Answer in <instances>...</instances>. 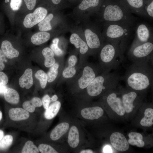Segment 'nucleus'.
<instances>
[{
  "label": "nucleus",
  "instance_id": "nucleus-52",
  "mask_svg": "<svg viewBox=\"0 0 153 153\" xmlns=\"http://www.w3.org/2000/svg\"><path fill=\"white\" fill-rule=\"evenodd\" d=\"M2 117V113L0 110V121L1 120Z\"/></svg>",
  "mask_w": 153,
  "mask_h": 153
},
{
  "label": "nucleus",
  "instance_id": "nucleus-20",
  "mask_svg": "<svg viewBox=\"0 0 153 153\" xmlns=\"http://www.w3.org/2000/svg\"><path fill=\"white\" fill-rule=\"evenodd\" d=\"M1 48L5 56L9 59L17 57L19 55L18 51L14 48L11 42L8 41L4 40L2 42Z\"/></svg>",
  "mask_w": 153,
  "mask_h": 153
},
{
  "label": "nucleus",
  "instance_id": "nucleus-16",
  "mask_svg": "<svg viewBox=\"0 0 153 153\" xmlns=\"http://www.w3.org/2000/svg\"><path fill=\"white\" fill-rule=\"evenodd\" d=\"M10 118L14 121H19L27 119L29 117V112L23 108H12L8 111Z\"/></svg>",
  "mask_w": 153,
  "mask_h": 153
},
{
  "label": "nucleus",
  "instance_id": "nucleus-43",
  "mask_svg": "<svg viewBox=\"0 0 153 153\" xmlns=\"http://www.w3.org/2000/svg\"><path fill=\"white\" fill-rule=\"evenodd\" d=\"M30 101L33 105L35 107H40L42 105V100L37 97H33Z\"/></svg>",
  "mask_w": 153,
  "mask_h": 153
},
{
  "label": "nucleus",
  "instance_id": "nucleus-9",
  "mask_svg": "<svg viewBox=\"0 0 153 153\" xmlns=\"http://www.w3.org/2000/svg\"><path fill=\"white\" fill-rule=\"evenodd\" d=\"M47 10L45 8L40 7L36 8L33 13L28 14L23 22L24 26L30 28L39 23L46 16Z\"/></svg>",
  "mask_w": 153,
  "mask_h": 153
},
{
  "label": "nucleus",
  "instance_id": "nucleus-13",
  "mask_svg": "<svg viewBox=\"0 0 153 153\" xmlns=\"http://www.w3.org/2000/svg\"><path fill=\"white\" fill-rule=\"evenodd\" d=\"M126 1L128 7L127 8L131 13L147 18L143 0H126Z\"/></svg>",
  "mask_w": 153,
  "mask_h": 153
},
{
  "label": "nucleus",
  "instance_id": "nucleus-45",
  "mask_svg": "<svg viewBox=\"0 0 153 153\" xmlns=\"http://www.w3.org/2000/svg\"><path fill=\"white\" fill-rule=\"evenodd\" d=\"M104 153H112V150L110 147L108 145L105 146L103 148Z\"/></svg>",
  "mask_w": 153,
  "mask_h": 153
},
{
  "label": "nucleus",
  "instance_id": "nucleus-47",
  "mask_svg": "<svg viewBox=\"0 0 153 153\" xmlns=\"http://www.w3.org/2000/svg\"><path fill=\"white\" fill-rule=\"evenodd\" d=\"M7 87L5 85L0 86V94H3L7 89Z\"/></svg>",
  "mask_w": 153,
  "mask_h": 153
},
{
  "label": "nucleus",
  "instance_id": "nucleus-33",
  "mask_svg": "<svg viewBox=\"0 0 153 153\" xmlns=\"http://www.w3.org/2000/svg\"><path fill=\"white\" fill-rule=\"evenodd\" d=\"M13 141L12 136L10 135H5L0 141V149L5 150L8 148Z\"/></svg>",
  "mask_w": 153,
  "mask_h": 153
},
{
  "label": "nucleus",
  "instance_id": "nucleus-8",
  "mask_svg": "<svg viewBox=\"0 0 153 153\" xmlns=\"http://www.w3.org/2000/svg\"><path fill=\"white\" fill-rule=\"evenodd\" d=\"M84 35L86 43L90 49L98 50L103 44L104 40L102 34L94 27L86 29L84 31Z\"/></svg>",
  "mask_w": 153,
  "mask_h": 153
},
{
  "label": "nucleus",
  "instance_id": "nucleus-46",
  "mask_svg": "<svg viewBox=\"0 0 153 153\" xmlns=\"http://www.w3.org/2000/svg\"><path fill=\"white\" fill-rule=\"evenodd\" d=\"M144 143L143 140L138 141H137L136 145L138 147H142L144 145Z\"/></svg>",
  "mask_w": 153,
  "mask_h": 153
},
{
  "label": "nucleus",
  "instance_id": "nucleus-41",
  "mask_svg": "<svg viewBox=\"0 0 153 153\" xmlns=\"http://www.w3.org/2000/svg\"><path fill=\"white\" fill-rule=\"evenodd\" d=\"M8 82V78L4 72L0 71V86L5 85Z\"/></svg>",
  "mask_w": 153,
  "mask_h": 153
},
{
  "label": "nucleus",
  "instance_id": "nucleus-14",
  "mask_svg": "<svg viewBox=\"0 0 153 153\" xmlns=\"http://www.w3.org/2000/svg\"><path fill=\"white\" fill-rule=\"evenodd\" d=\"M81 114L84 118L89 120L97 119L103 114V109L99 106L87 107L82 109L81 111Z\"/></svg>",
  "mask_w": 153,
  "mask_h": 153
},
{
  "label": "nucleus",
  "instance_id": "nucleus-35",
  "mask_svg": "<svg viewBox=\"0 0 153 153\" xmlns=\"http://www.w3.org/2000/svg\"><path fill=\"white\" fill-rule=\"evenodd\" d=\"M39 151L41 153H57L58 152L49 145L45 144H40L38 147Z\"/></svg>",
  "mask_w": 153,
  "mask_h": 153
},
{
  "label": "nucleus",
  "instance_id": "nucleus-18",
  "mask_svg": "<svg viewBox=\"0 0 153 153\" xmlns=\"http://www.w3.org/2000/svg\"><path fill=\"white\" fill-rule=\"evenodd\" d=\"M69 39L70 42L74 44L76 48H80V52L81 54H84L88 51L89 47L86 43L83 40L77 33H72Z\"/></svg>",
  "mask_w": 153,
  "mask_h": 153
},
{
  "label": "nucleus",
  "instance_id": "nucleus-12",
  "mask_svg": "<svg viewBox=\"0 0 153 153\" xmlns=\"http://www.w3.org/2000/svg\"><path fill=\"white\" fill-rule=\"evenodd\" d=\"M96 76L95 71L92 67L88 66L85 67L84 69L82 76L78 80L79 87L82 89L86 88Z\"/></svg>",
  "mask_w": 153,
  "mask_h": 153
},
{
  "label": "nucleus",
  "instance_id": "nucleus-31",
  "mask_svg": "<svg viewBox=\"0 0 153 153\" xmlns=\"http://www.w3.org/2000/svg\"><path fill=\"white\" fill-rule=\"evenodd\" d=\"M59 67V64L57 63H56L50 67L47 74L48 82H52L56 78L58 75Z\"/></svg>",
  "mask_w": 153,
  "mask_h": 153
},
{
  "label": "nucleus",
  "instance_id": "nucleus-24",
  "mask_svg": "<svg viewBox=\"0 0 153 153\" xmlns=\"http://www.w3.org/2000/svg\"><path fill=\"white\" fill-rule=\"evenodd\" d=\"M50 35L45 31H41L33 34L31 37V41L35 45H40L45 43L50 39Z\"/></svg>",
  "mask_w": 153,
  "mask_h": 153
},
{
  "label": "nucleus",
  "instance_id": "nucleus-19",
  "mask_svg": "<svg viewBox=\"0 0 153 153\" xmlns=\"http://www.w3.org/2000/svg\"><path fill=\"white\" fill-rule=\"evenodd\" d=\"M33 82L32 70L31 69H27L19 79V85L22 88L25 87L28 89L32 86Z\"/></svg>",
  "mask_w": 153,
  "mask_h": 153
},
{
  "label": "nucleus",
  "instance_id": "nucleus-6",
  "mask_svg": "<svg viewBox=\"0 0 153 153\" xmlns=\"http://www.w3.org/2000/svg\"><path fill=\"white\" fill-rule=\"evenodd\" d=\"M153 42L131 45L128 53L129 59L132 63L153 60Z\"/></svg>",
  "mask_w": 153,
  "mask_h": 153
},
{
  "label": "nucleus",
  "instance_id": "nucleus-27",
  "mask_svg": "<svg viewBox=\"0 0 153 153\" xmlns=\"http://www.w3.org/2000/svg\"><path fill=\"white\" fill-rule=\"evenodd\" d=\"M144 116L140 121L141 125L144 127H150L153 124V109H146L144 112Z\"/></svg>",
  "mask_w": 153,
  "mask_h": 153
},
{
  "label": "nucleus",
  "instance_id": "nucleus-11",
  "mask_svg": "<svg viewBox=\"0 0 153 153\" xmlns=\"http://www.w3.org/2000/svg\"><path fill=\"white\" fill-rule=\"evenodd\" d=\"M112 146L116 150L120 152H124L129 148V143L124 136L119 132L113 133L110 137Z\"/></svg>",
  "mask_w": 153,
  "mask_h": 153
},
{
  "label": "nucleus",
  "instance_id": "nucleus-39",
  "mask_svg": "<svg viewBox=\"0 0 153 153\" xmlns=\"http://www.w3.org/2000/svg\"><path fill=\"white\" fill-rule=\"evenodd\" d=\"M129 139L135 141L143 140V137L140 133L135 132H131L128 134Z\"/></svg>",
  "mask_w": 153,
  "mask_h": 153
},
{
  "label": "nucleus",
  "instance_id": "nucleus-1",
  "mask_svg": "<svg viewBox=\"0 0 153 153\" xmlns=\"http://www.w3.org/2000/svg\"><path fill=\"white\" fill-rule=\"evenodd\" d=\"M127 86L135 91L145 90L153 84V61L133 63L121 76Z\"/></svg>",
  "mask_w": 153,
  "mask_h": 153
},
{
  "label": "nucleus",
  "instance_id": "nucleus-30",
  "mask_svg": "<svg viewBox=\"0 0 153 153\" xmlns=\"http://www.w3.org/2000/svg\"><path fill=\"white\" fill-rule=\"evenodd\" d=\"M39 152L38 148L30 140L25 143L21 151L22 153H37Z\"/></svg>",
  "mask_w": 153,
  "mask_h": 153
},
{
  "label": "nucleus",
  "instance_id": "nucleus-29",
  "mask_svg": "<svg viewBox=\"0 0 153 153\" xmlns=\"http://www.w3.org/2000/svg\"><path fill=\"white\" fill-rule=\"evenodd\" d=\"M100 0H83L79 5V8L85 10L90 8H95L99 4Z\"/></svg>",
  "mask_w": 153,
  "mask_h": 153
},
{
  "label": "nucleus",
  "instance_id": "nucleus-32",
  "mask_svg": "<svg viewBox=\"0 0 153 153\" xmlns=\"http://www.w3.org/2000/svg\"><path fill=\"white\" fill-rule=\"evenodd\" d=\"M35 78L39 80L41 88H44L47 81V74L43 70H40L37 71L35 74Z\"/></svg>",
  "mask_w": 153,
  "mask_h": 153
},
{
  "label": "nucleus",
  "instance_id": "nucleus-2",
  "mask_svg": "<svg viewBox=\"0 0 153 153\" xmlns=\"http://www.w3.org/2000/svg\"><path fill=\"white\" fill-rule=\"evenodd\" d=\"M135 27L114 22H104L102 33L105 41L118 47L124 54Z\"/></svg>",
  "mask_w": 153,
  "mask_h": 153
},
{
  "label": "nucleus",
  "instance_id": "nucleus-42",
  "mask_svg": "<svg viewBox=\"0 0 153 153\" xmlns=\"http://www.w3.org/2000/svg\"><path fill=\"white\" fill-rule=\"evenodd\" d=\"M27 8L29 10L33 9L36 5V0H24Z\"/></svg>",
  "mask_w": 153,
  "mask_h": 153
},
{
  "label": "nucleus",
  "instance_id": "nucleus-36",
  "mask_svg": "<svg viewBox=\"0 0 153 153\" xmlns=\"http://www.w3.org/2000/svg\"><path fill=\"white\" fill-rule=\"evenodd\" d=\"M22 107L23 109L30 112H34L36 108L33 105L30 101L24 102L22 104Z\"/></svg>",
  "mask_w": 153,
  "mask_h": 153
},
{
  "label": "nucleus",
  "instance_id": "nucleus-10",
  "mask_svg": "<svg viewBox=\"0 0 153 153\" xmlns=\"http://www.w3.org/2000/svg\"><path fill=\"white\" fill-rule=\"evenodd\" d=\"M112 90L108 91L109 93L106 97V101L113 111L119 116H123L125 111L122 98L118 96L116 92H112Z\"/></svg>",
  "mask_w": 153,
  "mask_h": 153
},
{
  "label": "nucleus",
  "instance_id": "nucleus-49",
  "mask_svg": "<svg viewBox=\"0 0 153 153\" xmlns=\"http://www.w3.org/2000/svg\"><path fill=\"white\" fill-rule=\"evenodd\" d=\"M80 153H93L92 150L90 149L83 150L80 152Z\"/></svg>",
  "mask_w": 153,
  "mask_h": 153
},
{
  "label": "nucleus",
  "instance_id": "nucleus-26",
  "mask_svg": "<svg viewBox=\"0 0 153 153\" xmlns=\"http://www.w3.org/2000/svg\"><path fill=\"white\" fill-rule=\"evenodd\" d=\"M42 53L45 58L44 65L46 67H50L55 63L56 60L54 58V54L50 48H44Z\"/></svg>",
  "mask_w": 153,
  "mask_h": 153
},
{
  "label": "nucleus",
  "instance_id": "nucleus-4",
  "mask_svg": "<svg viewBox=\"0 0 153 153\" xmlns=\"http://www.w3.org/2000/svg\"><path fill=\"white\" fill-rule=\"evenodd\" d=\"M121 80V76L117 73L103 72L89 83L86 87L87 92L91 97L97 96L103 91L116 88Z\"/></svg>",
  "mask_w": 153,
  "mask_h": 153
},
{
  "label": "nucleus",
  "instance_id": "nucleus-7",
  "mask_svg": "<svg viewBox=\"0 0 153 153\" xmlns=\"http://www.w3.org/2000/svg\"><path fill=\"white\" fill-rule=\"evenodd\" d=\"M135 36L131 45L153 41L152 28L144 22L138 23L135 27Z\"/></svg>",
  "mask_w": 153,
  "mask_h": 153
},
{
  "label": "nucleus",
  "instance_id": "nucleus-34",
  "mask_svg": "<svg viewBox=\"0 0 153 153\" xmlns=\"http://www.w3.org/2000/svg\"><path fill=\"white\" fill-rule=\"evenodd\" d=\"M59 39L55 38L53 39L52 43L51 45L50 48L54 54L57 56H60L63 55V52L58 46Z\"/></svg>",
  "mask_w": 153,
  "mask_h": 153
},
{
  "label": "nucleus",
  "instance_id": "nucleus-5",
  "mask_svg": "<svg viewBox=\"0 0 153 153\" xmlns=\"http://www.w3.org/2000/svg\"><path fill=\"white\" fill-rule=\"evenodd\" d=\"M100 59L103 72H109L118 69L125 60L124 54L116 46L108 42L101 48Z\"/></svg>",
  "mask_w": 153,
  "mask_h": 153
},
{
  "label": "nucleus",
  "instance_id": "nucleus-50",
  "mask_svg": "<svg viewBox=\"0 0 153 153\" xmlns=\"http://www.w3.org/2000/svg\"><path fill=\"white\" fill-rule=\"evenodd\" d=\"M51 1L53 4L57 5L60 2L61 0H51Z\"/></svg>",
  "mask_w": 153,
  "mask_h": 153
},
{
  "label": "nucleus",
  "instance_id": "nucleus-28",
  "mask_svg": "<svg viewBox=\"0 0 153 153\" xmlns=\"http://www.w3.org/2000/svg\"><path fill=\"white\" fill-rule=\"evenodd\" d=\"M54 17L53 14L50 13L46 16L41 22L38 26L39 30L41 31H46L51 30L52 27L50 23V21Z\"/></svg>",
  "mask_w": 153,
  "mask_h": 153
},
{
  "label": "nucleus",
  "instance_id": "nucleus-40",
  "mask_svg": "<svg viewBox=\"0 0 153 153\" xmlns=\"http://www.w3.org/2000/svg\"><path fill=\"white\" fill-rule=\"evenodd\" d=\"M50 97L47 94L44 95L42 98V101L44 108L46 110L48 109L50 102Z\"/></svg>",
  "mask_w": 153,
  "mask_h": 153
},
{
  "label": "nucleus",
  "instance_id": "nucleus-3",
  "mask_svg": "<svg viewBox=\"0 0 153 153\" xmlns=\"http://www.w3.org/2000/svg\"><path fill=\"white\" fill-rule=\"evenodd\" d=\"M116 3L104 5L99 12L101 20L103 22L121 24L135 27L137 19L125 7Z\"/></svg>",
  "mask_w": 153,
  "mask_h": 153
},
{
  "label": "nucleus",
  "instance_id": "nucleus-22",
  "mask_svg": "<svg viewBox=\"0 0 153 153\" xmlns=\"http://www.w3.org/2000/svg\"><path fill=\"white\" fill-rule=\"evenodd\" d=\"M77 61V58L76 56L73 55L70 56L68 60V66L62 72V75L64 78H71L75 75L76 70L75 66Z\"/></svg>",
  "mask_w": 153,
  "mask_h": 153
},
{
  "label": "nucleus",
  "instance_id": "nucleus-23",
  "mask_svg": "<svg viewBox=\"0 0 153 153\" xmlns=\"http://www.w3.org/2000/svg\"><path fill=\"white\" fill-rule=\"evenodd\" d=\"M61 103L59 101H56L49 106L44 112V116L47 120H51L57 114L60 109Z\"/></svg>",
  "mask_w": 153,
  "mask_h": 153
},
{
  "label": "nucleus",
  "instance_id": "nucleus-53",
  "mask_svg": "<svg viewBox=\"0 0 153 153\" xmlns=\"http://www.w3.org/2000/svg\"><path fill=\"white\" fill-rule=\"evenodd\" d=\"M9 0H5V2L6 3H7L9 2Z\"/></svg>",
  "mask_w": 153,
  "mask_h": 153
},
{
  "label": "nucleus",
  "instance_id": "nucleus-17",
  "mask_svg": "<svg viewBox=\"0 0 153 153\" xmlns=\"http://www.w3.org/2000/svg\"><path fill=\"white\" fill-rule=\"evenodd\" d=\"M69 128V124L63 122L57 125L52 131L50 137L53 141H56L60 139L67 131Z\"/></svg>",
  "mask_w": 153,
  "mask_h": 153
},
{
  "label": "nucleus",
  "instance_id": "nucleus-48",
  "mask_svg": "<svg viewBox=\"0 0 153 153\" xmlns=\"http://www.w3.org/2000/svg\"><path fill=\"white\" fill-rule=\"evenodd\" d=\"M58 98L57 96L56 95H54L50 98V102L56 101H57Z\"/></svg>",
  "mask_w": 153,
  "mask_h": 153
},
{
  "label": "nucleus",
  "instance_id": "nucleus-37",
  "mask_svg": "<svg viewBox=\"0 0 153 153\" xmlns=\"http://www.w3.org/2000/svg\"><path fill=\"white\" fill-rule=\"evenodd\" d=\"M147 17L151 19L153 18V1L152 0L147 6L145 7Z\"/></svg>",
  "mask_w": 153,
  "mask_h": 153
},
{
  "label": "nucleus",
  "instance_id": "nucleus-21",
  "mask_svg": "<svg viewBox=\"0 0 153 153\" xmlns=\"http://www.w3.org/2000/svg\"><path fill=\"white\" fill-rule=\"evenodd\" d=\"M80 142L79 133L77 127L75 126L70 128L68 136V142L69 146L72 148H75Z\"/></svg>",
  "mask_w": 153,
  "mask_h": 153
},
{
  "label": "nucleus",
  "instance_id": "nucleus-51",
  "mask_svg": "<svg viewBox=\"0 0 153 153\" xmlns=\"http://www.w3.org/2000/svg\"><path fill=\"white\" fill-rule=\"evenodd\" d=\"M4 133L3 131L1 130L0 129V141L3 137Z\"/></svg>",
  "mask_w": 153,
  "mask_h": 153
},
{
  "label": "nucleus",
  "instance_id": "nucleus-38",
  "mask_svg": "<svg viewBox=\"0 0 153 153\" xmlns=\"http://www.w3.org/2000/svg\"><path fill=\"white\" fill-rule=\"evenodd\" d=\"M22 3V0H11L10 7L13 10H17L21 7Z\"/></svg>",
  "mask_w": 153,
  "mask_h": 153
},
{
  "label": "nucleus",
  "instance_id": "nucleus-25",
  "mask_svg": "<svg viewBox=\"0 0 153 153\" xmlns=\"http://www.w3.org/2000/svg\"><path fill=\"white\" fill-rule=\"evenodd\" d=\"M4 98L8 102L12 104H18L20 101V96L17 92L13 89L7 88L4 94Z\"/></svg>",
  "mask_w": 153,
  "mask_h": 153
},
{
  "label": "nucleus",
  "instance_id": "nucleus-15",
  "mask_svg": "<svg viewBox=\"0 0 153 153\" xmlns=\"http://www.w3.org/2000/svg\"><path fill=\"white\" fill-rule=\"evenodd\" d=\"M131 90L128 92L124 93L122 96L123 104L125 112L127 113H130L132 111L134 107V102L137 97L136 91Z\"/></svg>",
  "mask_w": 153,
  "mask_h": 153
},
{
  "label": "nucleus",
  "instance_id": "nucleus-44",
  "mask_svg": "<svg viewBox=\"0 0 153 153\" xmlns=\"http://www.w3.org/2000/svg\"><path fill=\"white\" fill-rule=\"evenodd\" d=\"M5 56L2 50L0 49V71L3 70L5 68L4 61L5 60Z\"/></svg>",
  "mask_w": 153,
  "mask_h": 153
}]
</instances>
